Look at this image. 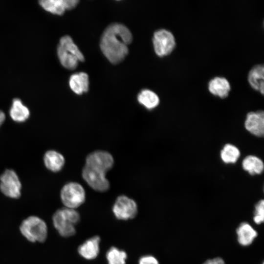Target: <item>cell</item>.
Listing matches in <instances>:
<instances>
[{"mask_svg": "<svg viewBox=\"0 0 264 264\" xmlns=\"http://www.w3.org/2000/svg\"><path fill=\"white\" fill-rule=\"evenodd\" d=\"M84 180L93 190L99 192L107 191L110 183L106 174L85 165L82 171Z\"/></svg>", "mask_w": 264, "mask_h": 264, "instance_id": "cell-10", "label": "cell"}, {"mask_svg": "<svg viewBox=\"0 0 264 264\" xmlns=\"http://www.w3.org/2000/svg\"><path fill=\"white\" fill-rule=\"evenodd\" d=\"M114 163V158L109 152L96 150L88 154L85 165L106 174L112 169Z\"/></svg>", "mask_w": 264, "mask_h": 264, "instance_id": "cell-8", "label": "cell"}, {"mask_svg": "<svg viewBox=\"0 0 264 264\" xmlns=\"http://www.w3.org/2000/svg\"><path fill=\"white\" fill-rule=\"evenodd\" d=\"M248 82L251 87L260 91L262 94L264 92V66L263 64L253 66L249 70L248 77Z\"/></svg>", "mask_w": 264, "mask_h": 264, "instance_id": "cell-18", "label": "cell"}, {"mask_svg": "<svg viewBox=\"0 0 264 264\" xmlns=\"http://www.w3.org/2000/svg\"><path fill=\"white\" fill-rule=\"evenodd\" d=\"M127 258L126 252L115 247H110L106 253L108 264H126Z\"/></svg>", "mask_w": 264, "mask_h": 264, "instance_id": "cell-23", "label": "cell"}, {"mask_svg": "<svg viewBox=\"0 0 264 264\" xmlns=\"http://www.w3.org/2000/svg\"><path fill=\"white\" fill-rule=\"evenodd\" d=\"M132 36L130 30L120 23L110 25L104 31L100 41V48L112 64L122 61L128 54V45Z\"/></svg>", "mask_w": 264, "mask_h": 264, "instance_id": "cell-1", "label": "cell"}, {"mask_svg": "<svg viewBox=\"0 0 264 264\" xmlns=\"http://www.w3.org/2000/svg\"><path fill=\"white\" fill-rule=\"evenodd\" d=\"M69 86L76 94L80 95L88 90L89 80L88 74L85 72L73 74L69 79Z\"/></svg>", "mask_w": 264, "mask_h": 264, "instance_id": "cell-19", "label": "cell"}, {"mask_svg": "<svg viewBox=\"0 0 264 264\" xmlns=\"http://www.w3.org/2000/svg\"><path fill=\"white\" fill-rule=\"evenodd\" d=\"M253 220L255 223L260 224L264 220V200H259L255 205Z\"/></svg>", "mask_w": 264, "mask_h": 264, "instance_id": "cell-24", "label": "cell"}, {"mask_svg": "<svg viewBox=\"0 0 264 264\" xmlns=\"http://www.w3.org/2000/svg\"><path fill=\"white\" fill-rule=\"evenodd\" d=\"M61 200L64 207L76 209L83 204L86 199V192L83 186L78 182H68L60 191Z\"/></svg>", "mask_w": 264, "mask_h": 264, "instance_id": "cell-5", "label": "cell"}, {"mask_svg": "<svg viewBox=\"0 0 264 264\" xmlns=\"http://www.w3.org/2000/svg\"><path fill=\"white\" fill-rule=\"evenodd\" d=\"M236 233L239 243L243 246L252 244L258 236L256 230L246 222L240 223L236 229Z\"/></svg>", "mask_w": 264, "mask_h": 264, "instance_id": "cell-17", "label": "cell"}, {"mask_svg": "<svg viewBox=\"0 0 264 264\" xmlns=\"http://www.w3.org/2000/svg\"><path fill=\"white\" fill-rule=\"evenodd\" d=\"M77 0H41L39 5L45 11L56 15H62L66 10L75 8L78 4Z\"/></svg>", "mask_w": 264, "mask_h": 264, "instance_id": "cell-11", "label": "cell"}, {"mask_svg": "<svg viewBox=\"0 0 264 264\" xmlns=\"http://www.w3.org/2000/svg\"><path fill=\"white\" fill-rule=\"evenodd\" d=\"M262 264H264L263 263Z\"/></svg>", "mask_w": 264, "mask_h": 264, "instance_id": "cell-28", "label": "cell"}, {"mask_svg": "<svg viewBox=\"0 0 264 264\" xmlns=\"http://www.w3.org/2000/svg\"><path fill=\"white\" fill-rule=\"evenodd\" d=\"M45 167L49 171L57 173L61 171L65 164L64 156L55 150H48L43 155Z\"/></svg>", "mask_w": 264, "mask_h": 264, "instance_id": "cell-13", "label": "cell"}, {"mask_svg": "<svg viewBox=\"0 0 264 264\" xmlns=\"http://www.w3.org/2000/svg\"><path fill=\"white\" fill-rule=\"evenodd\" d=\"M245 129L252 134L262 137L264 134V112L262 110L248 112L244 122Z\"/></svg>", "mask_w": 264, "mask_h": 264, "instance_id": "cell-12", "label": "cell"}, {"mask_svg": "<svg viewBox=\"0 0 264 264\" xmlns=\"http://www.w3.org/2000/svg\"><path fill=\"white\" fill-rule=\"evenodd\" d=\"M208 88L212 94L223 98L228 95L231 89V85L226 78L216 76L208 82Z\"/></svg>", "mask_w": 264, "mask_h": 264, "instance_id": "cell-16", "label": "cell"}, {"mask_svg": "<svg viewBox=\"0 0 264 264\" xmlns=\"http://www.w3.org/2000/svg\"><path fill=\"white\" fill-rule=\"evenodd\" d=\"M57 54L62 66L68 70L75 69L85 60L83 54L68 35L62 37L57 48Z\"/></svg>", "mask_w": 264, "mask_h": 264, "instance_id": "cell-2", "label": "cell"}, {"mask_svg": "<svg viewBox=\"0 0 264 264\" xmlns=\"http://www.w3.org/2000/svg\"><path fill=\"white\" fill-rule=\"evenodd\" d=\"M138 102L148 110L155 108L159 104V98L154 92L149 89L141 90L137 96Z\"/></svg>", "mask_w": 264, "mask_h": 264, "instance_id": "cell-21", "label": "cell"}, {"mask_svg": "<svg viewBox=\"0 0 264 264\" xmlns=\"http://www.w3.org/2000/svg\"><path fill=\"white\" fill-rule=\"evenodd\" d=\"M243 169L251 175H260L264 171V164L261 159L253 155L246 156L242 161Z\"/></svg>", "mask_w": 264, "mask_h": 264, "instance_id": "cell-20", "label": "cell"}, {"mask_svg": "<svg viewBox=\"0 0 264 264\" xmlns=\"http://www.w3.org/2000/svg\"><path fill=\"white\" fill-rule=\"evenodd\" d=\"M52 223L58 233L63 237H69L76 233L75 225L80 216L76 209L64 207L57 210L52 216Z\"/></svg>", "mask_w": 264, "mask_h": 264, "instance_id": "cell-3", "label": "cell"}, {"mask_svg": "<svg viewBox=\"0 0 264 264\" xmlns=\"http://www.w3.org/2000/svg\"><path fill=\"white\" fill-rule=\"evenodd\" d=\"M100 238L95 236L89 238L81 244L78 248L79 254L87 260L95 259L99 253Z\"/></svg>", "mask_w": 264, "mask_h": 264, "instance_id": "cell-15", "label": "cell"}, {"mask_svg": "<svg viewBox=\"0 0 264 264\" xmlns=\"http://www.w3.org/2000/svg\"><path fill=\"white\" fill-rule=\"evenodd\" d=\"M241 152L239 149L231 144H226L220 153L221 160L226 164L235 163L239 158Z\"/></svg>", "mask_w": 264, "mask_h": 264, "instance_id": "cell-22", "label": "cell"}, {"mask_svg": "<svg viewBox=\"0 0 264 264\" xmlns=\"http://www.w3.org/2000/svg\"><path fill=\"white\" fill-rule=\"evenodd\" d=\"M22 184L16 172L6 169L0 175V191L6 197L18 199L21 196Z\"/></svg>", "mask_w": 264, "mask_h": 264, "instance_id": "cell-6", "label": "cell"}, {"mask_svg": "<svg viewBox=\"0 0 264 264\" xmlns=\"http://www.w3.org/2000/svg\"><path fill=\"white\" fill-rule=\"evenodd\" d=\"M6 119L5 114L2 110H0V128L5 122Z\"/></svg>", "mask_w": 264, "mask_h": 264, "instance_id": "cell-27", "label": "cell"}, {"mask_svg": "<svg viewBox=\"0 0 264 264\" xmlns=\"http://www.w3.org/2000/svg\"><path fill=\"white\" fill-rule=\"evenodd\" d=\"M139 264H159L158 260L152 255H145L139 260Z\"/></svg>", "mask_w": 264, "mask_h": 264, "instance_id": "cell-25", "label": "cell"}, {"mask_svg": "<svg viewBox=\"0 0 264 264\" xmlns=\"http://www.w3.org/2000/svg\"><path fill=\"white\" fill-rule=\"evenodd\" d=\"M112 210L115 218L120 220L133 219L138 212L136 202L125 195H120L117 198Z\"/></svg>", "mask_w": 264, "mask_h": 264, "instance_id": "cell-9", "label": "cell"}, {"mask_svg": "<svg viewBox=\"0 0 264 264\" xmlns=\"http://www.w3.org/2000/svg\"><path fill=\"white\" fill-rule=\"evenodd\" d=\"M153 44L155 53L159 57L170 54L176 44L173 34L166 29H160L154 32Z\"/></svg>", "mask_w": 264, "mask_h": 264, "instance_id": "cell-7", "label": "cell"}, {"mask_svg": "<svg viewBox=\"0 0 264 264\" xmlns=\"http://www.w3.org/2000/svg\"><path fill=\"white\" fill-rule=\"evenodd\" d=\"M202 264H225L224 260L220 257H216L208 259Z\"/></svg>", "mask_w": 264, "mask_h": 264, "instance_id": "cell-26", "label": "cell"}, {"mask_svg": "<svg viewBox=\"0 0 264 264\" xmlns=\"http://www.w3.org/2000/svg\"><path fill=\"white\" fill-rule=\"evenodd\" d=\"M22 235L31 242H44L48 235V228L45 221L34 215L23 220L19 227Z\"/></svg>", "mask_w": 264, "mask_h": 264, "instance_id": "cell-4", "label": "cell"}, {"mask_svg": "<svg viewBox=\"0 0 264 264\" xmlns=\"http://www.w3.org/2000/svg\"><path fill=\"white\" fill-rule=\"evenodd\" d=\"M9 114L14 122L22 123L29 119L30 111L29 108L20 98H15L12 100Z\"/></svg>", "mask_w": 264, "mask_h": 264, "instance_id": "cell-14", "label": "cell"}]
</instances>
